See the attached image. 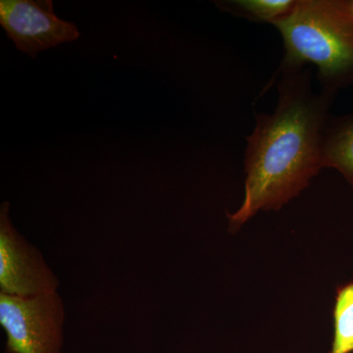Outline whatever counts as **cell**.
Returning <instances> with one entry per match:
<instances>
[{
	"instance_id": "cell-5",
	"label": "cell",
	"mask_w": 353,
	"mask_h": 353,
	"mask_svg": "<svg viewBox=\"0 0 353 353\" xmlns=\"http://www.w3.org/2000/svg\"><path fill=\"white\" fill-rule=\"evenodd\" d=\"M0 24L16 48L34 59L39 51L80 37L74 23L57 17L50 0H1Z\"/></svg>"
},
{
	"instance_id": "cell-8",
	"label": "cell",
	"mask_w": 353,
	"mask_h": 353,
	"mask_svg": "<svg viewBox=\"0 0 353 353\" xmlns=\"http://www.w3.org/2000/svg\"><path fill=\"white\" fill-rule=\"evenodd\" d=\"M333 319L334 336L329 353H353V282L336 288Z\"/></svg>"
},
{
	"instance_id": "cell-1",
	"label": "cell",
	"mask_w": 353,
	"mask_h": 353,
	"mask_svg": "<svg viewBox=\"0 0 353 353\" xmlns=\"http://www.w3.org/2000/svg\"><path fill=\"white\" fill-rule=\"evenodd\" d=\"M279 71L275 110L255 115L246 138L245 199L234 214L227 212L233 234L259 211L280 210L323 169V132L336 94L315 92L303 67Z\"/></svg>"
},
{
	"instance_id": "cell-9",
	"label": "cell",
	"mask_w": 353,
	"mask_h": 353,
	"mask_svg": "<svg viewBox=\"0 0 353 353\" xmlns=\"http://www.w3.org/2000/svg\"><path fill=\"white\" fill-rule=\"evenodd\" d=\"M350 2H352V8H353V0H352V1H350Z\"/></svg>"
},
{
	"instance_id": "cell-7",
	"label": "cell",
	"mask_w": 353,
	"mask_h": 353,
	"mask_svg": "<svg viewBox=\"0 0 353 353\" xmlns=\"http://www.w3.org/2000/svg\"><path fill=\"white\" fill-rule=\"evenodd\" d=\"M296 0H225L215 1L223 12L256 23H269L288 15Z\"/></svg>"
},
{
	"instance_id": "cell-2",
	"label": "cell",
	"mask_w": 353,
	"mask_h": 353,
	"mask_svg": "<svg viewBox=\"0 0 353 353\" xmlns=\"http://www.w3.org/2000/svg\"><path fill=\"white\" fill-rule=\"evenodd\" d=\"M282 36L281 66L317 67L322 90L336 94L353 83V8L347 0H296L288 15L274 21Z\"/></svg>"
},
{
	"instance_id": "cell-3",
	"label": "cell",
	"mask_w": 353,
	"mask_h": 353,
	"mask_svg": "<svg viewBox=\"0 0 353 353\" xmlns=\"http://www.w3.org/2000/svg\"><path fill=\"white\" fill-rule=\"evenodd\" d=\"M65 309L58 292L37 297L0 294L6 353H61Z\"/></svg>"
},
{
	"instance_id": "cell-4",
	"label": "cell",
	"mask_w": 353,
	"mask_h": 353,
	"mask_svg": "<svg viewBox=\"0 0 353 353\" xmlns=\"http://www.w3.org/2000/svg\"><path fill=\"white\" fill-rule=\"evenodd\" d=\"M9 206L6 201L0 208V294L30 299L58 292L59 280L38 248L14 227Z\"/></svg>"
},
{
	"instance_id": "cell-6",
	"label": "cell",
	"mask_w": 353,
	"mask_h": 353,
	"mask_svg": "<svg viewBox=\"0 0 353 353\" xmlns=\"http://www.w3.org/2000/svg\"><path fill=\"white\" fill-rule=\"evenodd\" d=\"M323 168L336 169L353 185V114L329 118L321 143Z\"/></svg>"
}]
</instances>
